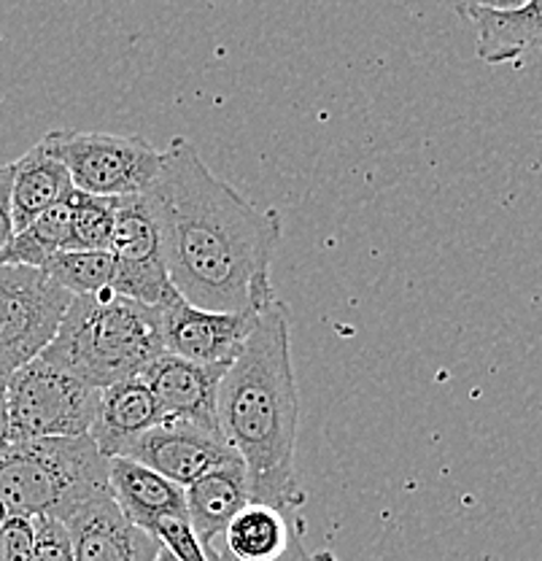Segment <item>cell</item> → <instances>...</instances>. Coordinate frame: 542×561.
<instances>
[{"instance_id":"6da1fadb","label":"cell","mask_w":542,"mask_h":561,"mask_svg":"<svg viewBox=\"0 0 542 561\" xmlns=\"http://www.w3.org/2000/svg\"><path fill=\"white\" fill-rule=\"evenodd\" d=\"M165 249L171 286L208 311L265 313L278 302L273 256L281 214L256 208L219 179L186 138H171L149 192Z\"/></svg>"},{"instance_id":"7a4b0ae2","label":"cell","mask_w":542,"mask_h":561,"mask_svg":"<svg viewBox=\"0 0 542 561\" xmlns=\"http://www.w3.org/2000/svg\"><path fill=\"white\" fill-rule=\"evenodd\" d=\"M289 324L281 300L256 316L241 356L221 376L217 421L224 443L246 467L252 502L300 511L302 489L295 470L300 391Z\"/></svg>"},{"instance_id":"3957f363","label":"cell","mask_w":542,"mask_h":561,"mask_svg":"<svg viewBox=\"0 0 542 561\" xmlns=\"http://www.w3.org/2000/svg\"><path fill=\"white\" fill-rule=\"evenodd\" d=\"M160 354H165L160 306L103 291L97 297H73L41 359L95 389H106L141 376Z\"/></svg>"},{"instance_id":"277c9868","label":"cell","mask_w":542,"mask_h":561,"mask_svg":"<svg viewBox=\"0 0 542 561\" xmlns=\"http://www.w3.org/2000/svg\"><path fill=\"white\" fill-rule=\"evenodd\" d=\"M108 456L90 435L9 443L0 456V505L9 516L68 518L108 494Z\"/></svg>"},{"instance_id":"5b68a950","label":"cell","mask_w":542,"mask_h":561,"mask_svg":"<svg viewBox=\"0 0 542 561\" xmlns=\"http://www.w3.org/2000/svg\"><path fill=\"white\" fill-rule=\"evenodd\" d=\"M101 391L36 356L5 381L11 443L90 435Z\"/></svg>"},{"instance_id":"8992f818","label":"cell","mask_w":542,"mask_h":561,"mask_svg":"<svg viewBox=\"0 0 542 561\" xmlns=\"http://www.w3.org/2000/svg\"><path fill=\"white\" fill-rule=\"evenodd\" d=\"M62 165L68 168L73 190L97 197L146 195L162 168V151L141 136H114L95 130L46 133Z\"/></svg>"},{"instance_id":"52a82bcc","label":"cell","mask_w":542,"mask_h":561,"mask_svg":"<svg viewBox=\"0 0 542 561\" xmlns=\"http://www.w3.org/2000/svg\"><path fill=\"white\" fill-rule=\"evenodd\" d=\"M73 297L41 267L0 265V381L55 341Z\"/></svg>"},{"instance_id":"ba28073f","label":"cell","mask_w":542,"mask_h":561,"mask_svg":"<svg viewBox=\"0 0 542 561\" xmlns=\"http://www.w3.org/2000/svg\"><path fill=\"white\" fill-rule=\"evenodd\" d=\"M108 254L114 256L111 289L116 295L143 306H160L173 289L165 267L160 221L149 195L116 197Z\"/></svg>"},{"instance_id":"9c48e42d","label":"cell","mask_w":542,"mask_h":561,"mask_svg":"<svg viewBox=\"0 0 542 561\" xmlns=\"http://www.w3.org/2000/svg\"><path fill=\"white\" fill-rule=\"evenodd\" d=\"M160 319L168 354L206 367H230L256 324V316L192 306L176 289L168 291L160 302Z\"/></svg>"},{"instance_id":"30bf717a","label":"cell","mask_w":542,"mask_h":561,"mask_svg":"<svg viewBox=\"0 0 542 561\" xmlns=\"http://www.w3.org/2000/svg\"><path fill=\"white\" fill-rule=\"evenodd\" d=\"M125 459L149 467L157 476L168 478L176 486L186 489L230 461H241L238 454L224 443L219 432L186 424V421H162L143 432L136 443L125 448Z\"/></svg>"},{"instance_id":"8fae6325","label":"cell","mask_w":542,"mask_h":561,"mask_svg":"<svg viewBox=\"0 0 542 561\" xmlns=\"http://www.w3.org/2000/svg\"><path fill=\"white\" fill-rule=\"evenodd\" d=\"M66 526L76 561H154L162 548L151 531L122 516L111 491L81 505Z\"/></svg>"},{"instance_id":"7c38bea8","label":"cell","mask_w":542,"mask_h":561,"mask_svg":"<svg viewBox=\"0 0 542 561\" xmlns=\"http://www.w3.org/2000/svg\"><path fill=\"white\" fill-rule=\"evenodd\" d=\"M224 370L227 367L195 365V362H186L165 351L146 367L141 378L154 391L165 419L219 432L217 394Z\"/></svg>"},{"instance_id":"4fadbf2b","label":"cell","mask_w":542,"mask_h":561,"mask_svg":"<svg viewBox=\"0 0 542 561\" xmlns=\"http://www.w3.org/2000/svg\"><path fill=\"white\" fill-rule=\"evenodd\" d=\"M165 411L157 402L154 391L141 376L127 378L101 391L95 421L90 437L103 456H122L130 443H136L151 426L162 424Z\"/></svg>"},{"instance_id":"5bb4252c","label":"cell","mask_w":542,"mask_h":561,"mask_svg":"<svg viewBox=\"0 0 542 561\" xmlns=\"http://www.w3.org/2000/svg\"><path fill=\"white\" fill-rule=\"evenodd\" d=\"M108 489L122 516L151 535L157 522L186 513L184 489L125 456L108 459Z\"/></svg>"},{"instance_id":"9a60e30c","label":"cell","mask_w":542,"mask_h":561,"mask_svg":"<svg viewBox=\"0 0 542 561\" xmlns=\"http://www.w3.org/2000/svg\"><path fill=\"white\" fill-rule=\"evenodd\" d=\"M184 500L186 518H189L197 540L211 548L214 542L221 540L227 524L252 502L246 467L243 461H230V465L206 472L184 489Z\"/></svg>"},{"instance_id":"2e32d148","label":"cell","mask_w":542,"mask_h":561,"mask_svg":"<svg viewBox=\"0 0 542 561\" xmlns=\"http://www.w3.org/2000/svg\"><path fill=\"white\" fill-rule=\"evenodd\" d=\"M297 535H302V518H297V511L249 502L227 524L219 546L235 561H278Z\"/></svg>"},{"instance_id":"e0dca14e","label":"cell","mask_w":542,"mask_h":561,"mask_svg":"<svg viewBox=\"0 0 542 561\" xmlns=\"http://www.w3.org/2000/svg\"><path fill=\"white\" fill-rule=\"evenodd\" d=\"M14 181H11V214H14V230L31 225L44 210L55 208L73 192L71 175L62 165L60 157L51 151L46 138H41L31 151L11 162Z\"/></svg>"},{"instance_id":"ac0fdd59","label":"cell","mask_w":542,"mask_h":561,"mask_svg":"<svg viewBox=\"0 0 542 561\" xmlns=\"http://www.w3.org/2000/svg\"><path fill=\"white\" fill-rule=\"evenodd\" d=\"M477 31V57L488 66L516 62L527 51L542 49V0H523L507 11H472Z\"/></svg>"},{"instance_id":"d6986e66","label":"cell","mask_w":542,"mask_h":561,"mask_svg":"<svg viewBox=\"0 0 542 561\" xmlns=\"http://www.w3.org/2000/svg\"><path fill=\"white\" fill-rule=\"evenodd\" d=\"M68 243H71V206L66 197L14 232L9 245L0 251V265L44 267L51 256L68 251Z\"/></svg>"},{"instance_id":"ffe728a7","label":"cell","mask_w":542,"mask_h":561,"mask_svg":"<svg viewBox=\"0 0 542 561\" xmlns=\"http://www.w3.org/2000/svg\"><path fill=\"white\" fill-rule=\"evenodd\" d=\"M41 271L71 297H97L114 291V256L108 251H60Z\"/></svg>"},{"instance_id":"44dd1931","label":"cell","mask_w":542,"mask_h":561,"mask_svg":"<svg viewBox=\"0 0 542 561\" xmlns=\"http://www.w3.org/2000/svg\"><path fill=\"white\" fill-rule=\"evenodd\" d=\"M68 206H71V243H68V249L108 251L116 197L84 195V192L73 190L68 195Z\"/></svg>"},{"instance_id":"7402d4cb","label":"cell","mask_w":542,"mask_h":561,"mask_svg":"<svg viewBox=\"0 0 542 561\" xmlns=\"http://www.w3.org/2000/svg\"><path fill=\"white\" fill-rule=\"evenodd\" d=\"M154 537L162 542V548H168V551H171L178 561H211L208 559L206 546L197 540L186 513H178V516H168L162 518V522H157Z\"/></svg>"},{"instance_id":"603a6c76","label":"cell","mask_w":542,"mask_h":561,"mask_svg":"<svg viewBox=\"0 0 542 561\" xmlns=\"http://www.w3.org/2000/svg\"><path fill=\"white\" fill-rule=\"evenodd\" d=\"M33 524H36V540H33V551L27 561H76L66 524L46 516L33 518Z\"/></svg>"},{"instance_id":"cb8c5ba5","label":"cell","mask_w":542,"mask_h":561,"mask_svg":"<svg viewBox=\"0 0 542 561\" xmlns=\"http://www.w3.org/2000/svg\"><path fill=\"white\" fill-rule=\"evenodd\" d=\"M36 540V524L27 516H9L0 529V561H27Z\"/></svg>"},{"instance_id":"d4e9b609","label":"cell","mask_w":542,"mask_h":561,"mask_svg":"<svg viewBox=\"0 0 542 561\" xmlns=\"http://www.w3.org/2000/svg\"><path fill=\"white\" fill-rule=\"evenodd\" d=\"M11 181H14V165H0V251L14 238V214H11Z\"/></svg>"},{"instance_id":"484cf974","label":"cell","mask_w":542,"mask_h":561,"mask_svg":"<svg viewBox=\"0 0 542 561\" xmlns=\"http://www.w3.org/2000/svg\"><path fill=\"white\" fill-rule=\"evenodd\" d=\"M206 551H208V559H211V561H235V559L230 557V553L224 551V548L219 546V542H214V546L206 548ZM278 561H341V559H337L332 551L311 553L305 546H302V535H297L295 540H291L289 551L284 553V557L278 559Z\"/></svg>"},{"instance_id":"4316f807","label":"cell","mask_w":542,"mask_h":561,"mask_svg":"<svg viewBox=\"0 0 542 561\" xmlns=\"http://www.w3.org/2000/svg\"><path fill=\"white\" fill-rule=\"evenodd\" d=\"M446 5H451L453 11H457L459 16H468L472 11H507V9H516V5H521L523 0H442Z\"/></svg>"},{"instance_id":"83f0119b","label":"cell","mask_w":542,"mask_h":561,"mask_svg":"<svg viewBox=\"0 0 542 561\" xmlns=\"http://www.w3.org/2000/svg\"><path fill=\"white\" fill-rule=\"evenodd\" d=\"M11 437H9V419H5V402H3V391H0V456H3L5 448H9Z\"/></svg>"},{"instance_id":"f1b7e54d","label":"cell","mask_w":542,"mask_h":561,"mask_svg":"<svg viewBox=\"0 0 542 561\" xmlns=\"http://www.w3.org/2000/svg\"><path fill=\"white\" fill-rule=\"evenodd\" d=\"M154 561H178L176 557H173L171 551H168V548H160V553H157V559Z\"/></svg>"},{"instance_id":"f546056e","label":"cell","mask_w":542,"mask_h":561,"mask_svg":"<svg viewBox=\"0 0 542 561\" xmlns=\"http://www.w3.org/2000/svg\"><path fill=\"white\" fill-rule=\"evenodd\" d=\"M5 518H9V513H5V507H3V505H0V529H3Z\"/></svg>"},{"instance_id":"4dcf8cb0","label":"cell","mask_w":542,"mask_h":561,"mask_svg":"<svg viewBox=\"0 0 542 561\" xmlns=\"http://www.w3.org/2000/svg\"><path fill=\"white\" fill-rule=\"evenodd\" d=\"M3 389H5V383H3V381H0V391H3Z\"/></svg>"}]
</instances>
